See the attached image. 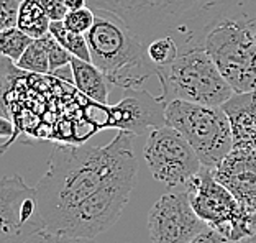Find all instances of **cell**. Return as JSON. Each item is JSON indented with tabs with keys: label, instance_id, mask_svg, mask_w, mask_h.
Returning <instances> with one entry per match:
<instances>
[{
	"label": "cell",
	"instance_id": "cell-1",
	"mask_svg": "<svg viewBox=\"0 0 256 243\" xmlns=\"http://www.w3.org/2000/svg\"><path fill=\"white\" fill-rule=\"evenodd\" d=\"M136 170L128 132L118 130L104 146L58 144L34 188L44 228L89 238L112 228L135 188Z\"/></svg>",
	"mask_w": 256,
	"mask_h": 243
},
{
	"label": "cell",
	"instance_id": "cell-2",
	"mask_svg": "<svg viewBox=\"0 0 256 243\" xmlns=\"http://www.w3.org/2000/svg\"><path fill=\"white\" fill-rule=\"evenodd\" d=\"M87 5L120 16L144 44L171 34L179 50L202 46L207 28L225 16L256 20V0H87Z\"/></svg>",
	"mask_w": 256,
	"mask_h": 243
},
{
	"label": "cell",
	"instance_id": "cell-3",
	"mask_svg": "<svg viewBox=\"0 0 256 243\" xmlns=\"http://www.w3.org/2000/svg\"><path fill=\"white\" fill-rule=\"evenodd\" d=\"M94 12V23L84 33L90 62L115 88L142 89L151 76H156V69L146 56V44L120 16L106 10Z\"/></svg>",
	"mask_w": 256,
	"mask_h": 243
},
{
	"label": "cell",
	"instance_id": "cell-4",
	"mask_svg": "<svg viewBox=\"0 0 256 243\" xmlns=\"http://www.w3.org/2000/svg\"><path fill=\"white\" fill-rule=\"evenodd\" d=\"M162 100H186L202 106L222 107L235 94L204 46L179 50L176 60L156 68Z\"/></svg>",
	"mask_w": 256,
	"mask_h": 243
},
{
	"label": "cell",
	"instance_id": "cell-5",
	"mask_svg": "<svg viewBox=\"0 0 256 243\" xmlns=\"http://www.w3.org/2000/svg\"><path fill=\"white\" fill-rule=\"evenodd\" d=\"M200 44L236 94L256 90V40L252 20L220 18L207 28Z\"/></svg>",
	"mask_w": 256,
	"mask_h": 243
},
{
	"label": "cell",
	"instance_id": "cell-6",
	"mask_svg": "<svg viewBox=\"0 0 256 243\" xmlns=\"http://www.w3.org/2000/svg\"><path fill=\"white\" fill-rule=\"evenodd\" d=\"M164 114L166 124L186 136L202 166L215 168L234 148L230 122L222 107L171 100Z\"/></svg>",
	"mask_w": 256,
	"mask_h": 243
},
{
	"label": "cell",
	"instance_id": "cell-7",
	"mask_svg": "<svg viewBox=\"0 0 256 243\" xmlns=\"http://www.w3.org/2000/svg\"><path fill=\"white\" fill-rule=\"evenodd\" d=\"M184 189L197 216L228 242L252 236V217L242 209L234 194L215 179L212 168L202 166Z\"/></svg>",
	"mask_w": 256,
	"mask_h": 243
},
{
	"label": "cell",
	"instance_id": "cell-8",
	"mask_svg": "<svg viewBox=\"0 0 256 243\" xmlns=\"http://www.w3.org/2000/svg\"><path fill=\"white\" fill-rule=\"evenodd\" d=\"M151 174L166 188H186L200 171L202 163L181 132L170 125L153 128L143 148Z\"/></svg>",
	"mask_w": 256,
	"mask_h": 243
},
{
	"label": "cell",
	"instance_id": "cell-9",
	"mask_svg": "<svg viewBox=\"0 0 256 243\" xmlns=\"http://www.w3.org/2000/svg\"><path fill=\"white\" fill-rule=\"evenodd\" d=\"M43 228L36 189L28 188L18 174L0 179L2 243H16Z\"/></svg>",
	"mask_w": 256,
	"mask_h": 243
},
{
	"label": "cell",
	"instance_id": "cell-10",
	"mask_svg": "<svg viewBox=\"0 0 256 243\" xmlns=\"http://www.w3.org/2000/svg\"><path fill=\"white\" fill-rule=\"evenodd\" d=\"M208 225L192 209L188 190L164 194L148 214L153 243H188Z\"/></svg>",
	"mask_w": 256,
	"mask_h": 243
},
{
	"label": "cell",
	"instance_id": "cell-11",
	"mask_svg": "<svg viewBox=\"0 0 256 243\" xmlns=\"http://www.w3.org/2000/svg\"><path fill=\"white\" fill-rule=\"evenodd\" d=\"M126 94L117 106L112 107L114 128L132 135H144L166 124V102L143 89L125 90Z\"/></svg>",
	"mask_w": 256,
	"mask_h": 243
},
{
	"label": "cell",
	"instance_id": "cell-12",
	"mask_svg": "<svg viewBox=\"0 0 256 243\" xmlns=\"http://www.w3.org/2000/svg\"><path fill=\"white\" fill-rule=\"evenodd\" d=\"M212 171L215 179L234 194L242 209L253 217L256 214V150H232Z\"/></svg>",
	"mask_w": 256,
	"mask_h": 243
},
{
	"label": "cell",
	"instance_id": "cell-13",
	"mask_svg": "<svg viewBox=\"0 0 256 243\" xmlns=\"http://www.w3.org/2000/svg\"><path fill=\"white\" fill-rule=\"evenodd\" d=\"M232 130L234 148H254L256 150V90L235 94L224 106Z\"/></svg>",
	"mask_w": 256,
	"mask_h": 243
},
{
	"label": "cell",
	"instance_id": "cell-14",
	"mask_svg": "<svg viewBox=\"0 0 256 243\" xmlns=\"http://www.w3.org/2000/svg\"><path fill=\"white\" fill-rule=\"evenodd\" d=\"M71 68L74 74V86L82 94L90 97L102 106L108 102V80L100 69L92 64L90 61L74 58L71 60Z\"/></svg>",
	"mask_w": 256,
	"mask_h": 243
},
{
	"label": "cell",
	"instance_id": "cell-15",
	"mask_svg": "<svg viewBox=\"0 0 256 243\" xmlns=\"http://www.w3.org/2000/svg\"><path fill=\"white\" fill-rule=\"evenodd\" d=\"M51 20L48 15L44 14L38 0H22L18 8V20H16V26L22 32H25L28 36L33 40H38L50 33Z\"/></svg>",
	"mask_w": 256,
	"mask_h": 243
},
{
	"label": "cell",
	"instance_id": "cell-16",
	"mask_svg": "<svg viewBox=\"0 0 256 243\" xmlns=\"http://www.w3.org/2000/svg\"><path fill=\"white\" fill-rule=\"evenodd\" d=\"M50 33L53 34L58 42H60L74 58H79V60H84V61H90L89 44H87L86 36L82 33H76V32L68 30L66 25H64V22H51Z\"/></svg>",
	"mask_w": 256,
	"mask_h": 243
},
{
	"label": "cell",
	"instance_id": "cell-17",
	"mask_svg": "<svg viewBox=\"0 0 256 243\" xmlns=\"http://www.w3.org/2000/svg\"><path fill=\"white\" fill-rule=\"evenodd\" d=\"M33 43V38L22 32L18 26H12L0 32V56L7 58L12 62L20 60L25 50Z\"/></svg>",
	"mask_w": 256,
	"mask_h": 243
},
{
	"label": "cell",
	"instance_id": "cell-18",
	"mask_svg": "<svg viewBox=\"0 0 256 243\" xmlns=\"http://www.w3.org/2000/svg\"><path fill=\"white\" fill-rule=\"evenodd\" d=\"M179 54V44L171 34H164V36H158L146 44V56L151 64L156 68H162L170 64L176 56Z\"/></svg>",
	"mask_w": 256,
	"mask_h": 243
},
{
	"label": "cell",
	"instance_id": "cell-19",
	"mask_svg": "<svg viewBox=\"0 0 256 243\" xmlns=\"http://www.w3.org/2000/svg\"><path fill=\"white\" fill-rule=\"evenodd\" d=\"M15 68L22 71H30L36 74H50V61L42 40H33V43L25 50L20 60L15 62Z\"/></svg>",
	"mask_w": 256,
	"mask_h": 243
},
{
	"label": "cell",
	"instance_id": "cell-20",
	"mask_svg": "<svg viewBox=\"0 0 256 243\" xmlns=\"http://www.w3.org/2000/svg\"><path fill=\"white\" fill-rule=\"evenodd\" d=\"M42 43L44 44L46 48V53H48V61H50V74L60 69L62 66H68L71 64V60H72V54L64 48V46L58 42V40L53 36L51 33H46L44 36L40 38Z\"/></svg>",
	"mask_w": 256,
	"mask_h": 243
},
{
	"label": "cell",
	"instance_id": "cell-21",
	"mask_svg": "<svg viewBox=\"0 0 256 243\" xmlns=\"http://www.w3.org/2000/svg\"><path fill=\"white\" fill-rule=\"evenodd\" d=\"M16 243H97L94 238L89 236H72V235H64V234H56L51 230H38L32 235L25 236Z\"/></svg>",
	"mask_w": 256,
	"mask_h": 243
},
{
	"label": "cell",
	"instance_id": "cell-22",
	"mask_svg": "<svg viewBox=\"0 0 256 243\" xmlns=\"http://www.w3.org/2000/svg\"><path fill=\"white\" fill-rule=\"evenodd\" d=\"M94 18H96L94 8L82 7L79 10H69L62 22L68 30L84 34L86 32H89V28L92 26V23H94Z\"/></svg>",
	"mask_w": 256,
	"mask_h": 243
},
{
	"label": "cell",
	"instance_id": "cell-23",
	"mask_svg": "<svg viewBox=\"0 0 256 243\" xmlns=\"http://www.w3.org/2000/svg\"><path fill=\"white\" fill-rule=\"evenodd\" d=\"M22 0H0V32L16 26Z\"/></svg>",
	"mask_w": 256,
	"mask_h": 243
},
{
	"label": "cell",
	"instance_id": "cell-24",
	"mask_svg": "<svg viewBox=\"0 0 256 243\" xmlns=\"http://www.w3.org/2000/svg\"><path fill=\"white\" fill-rule=\"evenodd\" d=\"M38 2L51 22H62L69 12L64 0H38Z\"/></svg>",
	"mask_w": 256,
	"mask_h": 243
},
{
	"label": "cell",
	"instance_id": "cell-25",
	"mask_svg": "<svg viewBox=\"0 0 256 243\" xmlns=\"http://www.w3.org/2000/svg\"><path fill=\"white\" fill-rule=\"evenodd\" d=\"M188 243H230L224 235H220L217 230L212 227H206L200 234H197L194 238L189 240Z\"/></svg>",
	"mask_w": 256,
	"mask_h": 243
},
{
	"label": "cell",
	"instance_id": "cell-26",
	"mask_svg": "<svg viewBox=\"0 0 256 243\" xmlns=\"http://www.w3.org/2000/svg\"><path fill=\"white\" fill-rule=\"evenodd\" d=\"M2 138H8V140L14 138V125L7 117L0 115V140Z\"/></svg>",
	"mask_w": 256,
	"mask_h": 243
},
{
	"label": "cell",
	"instance_id": "cell-27",
	"mask_svg": "<svg viewBox=\"0 0 256 243\" xmlns=\"http://www.w3.org/2000/svg\"><path fill=\"white\" fill-rule=\"evenodd\" d=\"M51 74H54L56 78H60L62 80H66V82L69 84H74V74H72V68L71 64H68V66H62L60 69H56V71H53Z\"/></svg>",
	"mask_w": 256,
	"mask_h": 243
},
{
	"label": "cell",
	"instance_id": "cell-28",
	"mask_svg": "<svg viewBox=\"0 0 256 243\" xmlns=\"http://www.w3.org/2000/svg\"><path fill=\"white\" fill-rule=\"evenodd\" d=\"M68 10H79L82 7H87V0H64Z\"/></svg>",
	"mask_w": 256,
	"mask_h": 243
},
{
	"label": "cell",
	"instance_id": "cell-29",
	"mask_svg": "<svg viewBox=\"0 0 256 243\" xmlns=\"http://www.w3.org/2000/svg\"><path fill=\"white\" fill-rule=\"evenodd\" d=\"M230 243H256V235L246 236V238H243V240H238V242H230Z\"/></svg>",
	"mask_w": 256,
	"mask_h": 243
},
{
	"label": "cell",
	"instance_id": "cell-30",
	"mask_svg": "<svg viewBox=\"0 0 256 243\" xmlns=\"http://www.w3.org/2000/svg\"><path fill=\"white\" fill-rule=\"evenodd\" d=\"M250 228H252V235H256V214L252 217V220H250Z\"/></svg>",
	"mask_w": 256,
	"mask_h": 243
},
{
	"label": "cell",
	"instance_id": "cell-31",
	"mask_svg": "<svg viewBox=\"0 0 256 243\" xmlns=\"http://www.w3.org/2000/svg\"><path fill=\"white\" fill-rule=\"evenodd\" d=\"M252 26H253V32H254V40H256V20L252 22Z\"/></svg>",
	"mask_w": 256,
	"mask_h": 243
},
{
	"label": "cell",
	"instance_id": "cell-32",
	"mask_svg": "<svg viewBox=\"0 0 256 243\" xmlns=\"http://www.w3.org/2000/svg\"><path fill=\"white\" fill-rule=\"evenodd\" d=\"M0 243H2V238H0Z\"/></svg>",
	"mask_w": 256,
	"mask_h": 243
}]
</instances>
